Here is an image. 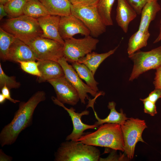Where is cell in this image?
<instances>
[{
    "mask_svg": "<svg viewBox=\"0 0 161 161\" xmlns=\"http://www.w3.org/2000/svg\"><path fill=\"white\" fill-rule=\"evenodd\" d=\"M129 57L134 62L129 80L132 81L142 74L161 65V46L147 52L138 51Z\"/></svg>",
    "mask_w": 161,
    "mask_h": 161,
    "instance_id": "obj_8",
    "label": "cell"
},
{
    "mask_svg": "<svg viewBox=\"0 0 161 161\" xmlns=\"http://www.w3.org/2000/svg\"><path fill=\"white\" fill-rule=\"evenodd\" d=\"M153 83L155 89H161V65L156 69Z\"/></svg>",
    "mask_w": 161,
    "mask_h": 161,
    "instance_id": "obj_33",
    "label": "cell"
},
{
    "mask_svg": "<svg viewBox=\"0 0 161 161\" xmlns=\"http://www.w3.org/2000/svg\"><path fill=\"white\" fill-rule=\"evenodd\" d=\"M137 14H141L144 6L147 3L155 0H127Z\"/></svg>",
    "mask_w": 161,
    "mask_h": 161,
    "instance_id": "obj_30",
    "label": "cell"
},
{
    "mask_svg": "<svg viewBox=\"0 0 161 161\" xmlns=\"http://www.w3.org/2000/svg\"><path fill=\"white\" fill-rule=\"evenodd\" d=\"M124 146V151L129 160H132L135 146L138 142H145L142 134L147 126L144 120L133 117L128 118L121 125Z\"/></svg>",
    "mask_w": 161,
    "mask_h": 161,
    "instance_id": "obj_6",
    "label": "cell"
},
{
    "mask_svg": "<svg viewBox=\"0 0 161 161\" xmlns=\"http://www.w3.org/2000/svg\"><path fill=\"white\" fill-rule=\"evenodd\" d=\"M6 99L4 96L1 93L0 94V103L2 104L4 102Z\"/></svg>",
    "mask_w": 161,
    "mask_h": 161,
    "instance_id": "obj_39",
    "label": "cell"
},
{
    "mask_svg": "<svg viewBox=\"0 0 161 161\" xmlns=\"http://www.w3.org/2000/svg\"><path fill=\"white\" fill-rule=\"evenodd\" d=\"M157 0L149 2L143 7L141 13V18L138 30L143 31L148 30L151 22L154 20L157 13L161 9Z\"/></svg>",
    "mask_w": 161,
    "mask_h": 161,
    "instance_id": "obj_19",
    "label": "cell"
},
{
    "mask_svg": "<svg viewBox=\"0 0 161 161\" xmlns=\"http://www.w3.org/2000/svg\"><path fill=\"white\" fill-rule=\"evenodd\" d=\"M150 35L148 30L143 31L138 30L133 34L129 40L127 48L129 56L146 47Z\"/></svg>",
    "mask_w": 161,
    "mask_h": 161,
    "instance_id": "obj_22",
    "label": "cell"
},
{
    "mask_svg": "<svg viewBox=\"0 0 161 161\" xmlns=\"http://www.w3.org/2000/svg\"><path fill=\"white\" fill-rule=\"evenodd\" d=\"M27 0H10L4 5L5 10L10 18L24 15V9Z\"/></svg>",
    "mask_w": 161,
    "mask_h": 161,
    "instance_id": "obj_27",
    "label": "cell"
},
{
    "mask_svg": "<svg viewBox=\"0 0 161 161\" xmlns=\"http://www.w3.org/2000/svg\"><path fill=\"white\" fill-rule=\"evenodd\" d=\"M61 17L49 15L37 18L43 31L41 37L52 39L64 44V40L59 32Z\"/></svg>",
    "mask_w": 161,
    "mask_h": 161,
    "instance_id": "obj_15",
    "label": "cell"
},
{
    "mask_svg": "<svg viewBox=\"0 0 161 161\" xmlns=\"http://www.w3.org/2000/svg\"><path fill=\"white\" fill-rule=\"evenodd\" d=\"M115 0H99L97 8L103 21L106 26L112 25L111 13Z\"/></svg>",
    "mask_w": 161,
    "mask_h": 161,
    "instance_id": "obj_25",
    "label": "cell"
},
{
    "mask_svg": "<svg viewBox=\"0 0 161 161\" xmlns=\"http://www.w3.org/2000/svg\"><path fill=\"white\" fill-rule=\"evenodd\" d=\"M71 14L81 21L94 37H97L105 32L106 26L98 12L96 6L76 3L72 4Z\"/></svg>",
    "mask_w": 161,
    "mask_h": 161,
    "instance_id": "obj_5",
    "label": "cell"
},
{
    "mask_svg": "<svg viewBox=\"0 0 161 161\" xmlns=\"http://www.w3.org/2000/svg\"><path fill=\"white\" fill-rule=\"evenodd\" d=\"M21 69L26 72L40 77L41 73L39 70L38 63L35 61H20L18 62Z\"/></svg>",
    "mask_w": 161,
    "mask_h": 161,
    "instance_id": "obj_29",
    "label": "cell"
},
{
    "mask_svg": "<svg viewBox=\"0 0 161 161\" xmlns=\"http://www.w3.org/2000/svg\"><path fill=\"white\" fill-rule=\"evenodd\" d=\"M140 100L143 102L144 111L145 113L152 116L157 113L155 103L148 100H144L143 99H140Z\"/></svg>",
    "mask_w": 161,
    "mask_h": 161,
    "instance_id": "obj_31",
    "label": "cell"
},
{
    "mask_svg": "<svg viewBox=\"0 0 161 161\" xmlns=\"http://www.w3.org/2000/svg\"><path fill=\"white\" fill-rule=\"evenodd\" d=\"M13 159V158L6 155L1 149L0 150V161H10Z\"/></svg>",
    "mask_w": 161,
    "mask_h": 161,
    "instance_id": "obj_36",
    "label": "cell"
},
{
    "mask_svg": "<svg viewBox=\"0 0 161 161\" xmlns=\"http://www.w3.org/2000/svg\"><path fill=\"white\" fill-rule=\"evenodd\" d=\"M100 152L95 146L80 141H66L61 143L55 155L56 161H98Z\"/></svg>",
    "mask_w": 161,
    "mask_h": 161,
    "instance_id": "obj_4",
    "label": "cell"
},
{
    "mask_svg": "<svg viewBox=\"0 0 161 161\" xmlns=\"http://www.w3.org/2000/svg\"><path fill=\"white\" fill-rule=\"evenodd\" d=\"M29 46L37 60L58 62L64 57V44L52 39L40 37L34 40Z\"/></svg>",
    "mask_w": 161,
    "mask_h": 161,
    "instance_id": "obj_9",
    "label": "cell"
},
{
    "mask_svg": "<svg viewBox=\"0 0 161 161\" xmlns=\"http://www.w3.org/2000/svg\"><path fill=\"white\" fill-rule=\"evenodd\" d=\"M63 56L70 63L78 62L95 50L99 40L90 35L83 38L73 37L64 40Z\"/></svg>",
    "mask_w": 161,
    "mask_h": 161,
    "instance_id": "obj_7",
    "label": "cell"
},
{
    "mask_svg": "<svg viewBox=\"0 0 161 161\" xmlns=\"http://www.w3.org/2000/svg\"><path fill=\"white\" fill-rule=\"evenodd\" d=\"M59 32L64 40L72 38L77 34L85 36L91 34L89 30L82 21L72 14L61 17Z\"/></svg>",
    "mask_w": 161,
    "mask_h": 161,
    "instance_id": "obj_13",
    "label": "cell"
},
{
    "mask_svg": "<svg viewBox=\"0 0 161 161\" xmlns=\"http://www.w3.org/2000/svg\"><path fill=\"white\" fill-rule=\"evenodd\" d=\"M1 27L28 45L43 34L37 19L24 15L7 20Z\"/></svg>",
    "mask_w": 161,
    "mask_h": 161,
    "instance_id": "obj_3",
    "label": "cell"
},
{
    "mask_svg": "<svg viewBox=\"0 0 161 161\" xmlns=\"http://www.w3.org/2000/svg\"><path fill=\"white\" fill-rule=\"evenodd\" d=\"M37 62L41 75L37 81L41 83L64 76L63 69L57 61L48 60L38 59Z\"/></svg>",
    "mask_w": 161,
    "mask_h": 161,
    "instance_id": "obj_16",
    "label": "cell"
},
{
    "mask_svg": "<svg viewBox=\"0 0 161 161\" xmlns=\"http://www.w3.org/2000/svg\"><path fill=\"white\" fill-rule=\"evenodd\" d=\"M7 16L4 7V5L0 4V19L1 20L4 17Z\"/></svg>",
    "mask_w": 161,
    "mask_h": 161,
    "instance_id": "obj_37",
    "label": "cell"
},
{
    "mask_svg": "<svg viewBox=\"0 0 161 161\" xmlns=\"http://www.w3.org/2000/svg\"><path fill=\"white\" fill-rule=\"evenodd\" d=\"M1 89V93L4 96L6 99L14 103L20 102L19 100L14 99L11 97L10 89L6 86H4Z\"/></svg>",
    "mask_w": 161,
    "mask_h": 161,
    "instance_id": "obj_34",
    "label": "cell"
},
{
    "mask_svg": "<svg viewBox=\"0 0 161 161\" xmlns=\"http://www.w3.org/2000/svg\"><path fill=\"white\" fill-rule=\"evenodd\" d=\"M37 60L29 46L16 38L10 48L7 60L18 63L20 61H35Z\"/></svg>",
    "mask_w": 161,
    "mask_h": 161,
    "instance_id": "obj_14",
    "label": "cell"
},
{
    "mask_svg": "<svg viewBox=\"0 0 161 161\" xmlns=\"http://www.w3.org/2000/svg\"><path fill=\"white\" fill-rule=\"evenodd\" d=\"M80 78L84 80L86 84L94 91L97 92L99 83L95 79L91 71L83 64L77 62L71 63Z\"/></svg>",
    "mask_w": 161,
    "mask_h": 161,
    "instance_id": "obj_23",
    "label": "cell"
},
{
    "mask_svg": "<svg viewBox=\"0 0 161 161\" xmlns=\"http://www.w3.org/2000/svg\"><path fill=\"white\" fill-rule=\"evenodd\" d=\"M118 47L119 46H118L113 49L103 53L99 54L92 52L87 54L77 62L86 65L94 75L100 64L106 59L114 54Z\"/></svg>",
    "mask_w": 161,
    "mask_h": 161,
    "instance_id": "obj_20",
    "label": "cell"
},
{
    "mask_svg": "<svg viewBox=\"0 0 161 161\" xmlns=\"http://www.w3.org/2000/svg\"><path fill=\"white\" fill-rule=\"evenodd\" d=\"M53 87L57 99L63 104L76 105L80 100L78 93L64 76L48 80Z\"/></svg>",
    "mask_w": 161,
    "mask_h": 161,
    "instance_id": "obj_12",
    "label": "cell"
},
{
    "mask_svg": "<svg viewBox=\"0 0 161 161\" xmlns=\"http://www.w3.org/2000/svg\"><path fill=\"white\" fill-rule=\"evenodd\" d=\"M116 103L114 101L110 102L108 103V107L110 110V113L106 117L103 119L99 118L95 111L94 106H91L94 112L97 121L95 124L98 126L105 123H116L120 125L123 123L128 118L126 115L123 112L122 109L120 112H117L115 109Z\"/></svg>",
    "mask_w": 161,
    "mask_h": 161,
    "instance_id": "obj_21",
    "label": "cell"
},
{
    "mask_svg": "<svg viewBox=\"0 0 161 161\" xmlns=\"http://www.w3.org/2000/svg\"><path fill=\"white\" fill-rule=\"evenodd\" d=\"M76 141L124 151V144L121 125L117 124H102L96 131L85 134Z\"/></svg>",
    "mask_w": 161,
    "mask_h": 161,
    "instance_id": "obj_2",
    "label": "cell"
},
{
    "mask_svg": "<svg viewBox=\"0 0 161 161\" xmlns=\"http://www.w3.org/2000/svg\"><path fill=\"white\" fill-rule=\"evenodd\" d=\"M46 94L39 91L34 94L26 102H21L11 122L5 126L0 133L1 147L11 145L16 140L20 133L32 124L35 109L41 102L46 99Z\"/></svg>",
    "mask_w": 161,
    "mask_h": 161,
    "instance_id": "obj_1",
    "label": "cell"
},
{
    "mask_svg": "<svg viewBox=\"0 0 161 161\" xmlns=\"http://www.w3.org/2000/svg\"><path fill=\"white\" fill-rule=\"evenodd\" d=\"M21 85L19 82L16 80L15 76H9L3 71L0 63V88L1 89L4 86H6L10 89H18Z\"/></svg>",
    "mask_w": 161,
    "mask_h": 161,
    "instance_id": "obj_28",
    "label": "cell"
},
{
    "mask_svg": "<svg viewBox=\"0 0 161 161\" xmlns=\"http://www.w3.org/2000/svg\"><path fill=\"white\" fill-rule=\"evenodd\" d=\"M160 98H161V89H155L149 94L148 97L143 99L148 100L156 103L157 100Z\"/></svg>",
    "mask_w": 161,
    "mask_h": 161,
    "instance_id": "obj_32",
    "label": "cell"
},
{
    "mask_svg": "<svg viewBox=\"0 0 161 161\" xmlns=\"http://www.w3.org/2000/svg\"><path fill=\"white\" fill-rule=\"evenodd\" d=\"M51 99L55 104L63 107L66 110L71 118L73 129L71 133L66 137V140L76 141L85 134L84 132L85 130L89 129H95L99 127L95 124L92 125H88L83 123L82 121L81 118L82 116L89 114V111L85 110L80 113L76 112L73 108H67L64 104L58 101L56 97L52 96Z\"/></svg>",
    "mask_w": 161,
    "mask_h": 161,
    "instance_id": "obj_11",
    "label": "cell"
},
{
    "mask_svg": "<svg viewBox=\"0 0 161 161\" xmlns=\"http://www.w3.org/2000/svg\"><path fill=\"white\" fill-rule=\"evenodd\" d=\"M99 1V0H80L77 3L86 6H96Z\"/></svg>",
    "mask_w": 161,
    "mask_h": 161,
    "instance_id": "obj_35",
    "label": "cell"
},
{
    "mask_svg": "<svg viewBox=\"0 0 161 161\" xmlns=\"http://www.w3.org/2000/svg\"><path fill=\"white\" fill-rule=\"evenodd\" d=\"M16 38L0 28V57L3 61L7 60L10 48Z\"/></svg>",
    "mask_w": 161,
    "mask_h": 161,
    "instance_id": "obj_26",
    "label": "cell"
},
{
    "mask_svg": "<svg viewBox=\"0 0 161 161\" xmlns=\"http://www.w3.org/2000/svg\"><path fill=\"white\" fill-rule=\"evenodd\" d=\"M160 41H161V19L160 21L159 34L158 37H157V38H156L155 40L154 41L153 43H156L159 42Z\"/></svg>",
    "mask_w": 161,
    "mask_h": 161,
    "instance_id": "obj_38",
    "label": "cell"
},
{
    "mask_svg": "<svg viewBox=\"0 0 161 161\" xmlns=\"http://www.w3.org/2000/svg\"><path fill=\"white\" fill-rule=\"evenodd\" d=\"M117 2L116 20L126 33L130 23L136 18L137 14L127 0H117Z\"/></svg>",
    "mask_w": 161,
    "mask_h": 161,
    "instance_id": "obj_17",
    "label": "cell"
},
{
    "mask_svg": "<svg viewBox=\"0 0 161 161\" xmlns=\"http://www.w3.org/2000/svg\"><path fill=\"white\" fill-rule=\"evenodd\" d=\"M49 15L60 17L71 14L72 4L68 0H39Z\"/></svg>",
    "mask_w": 161,
    "mask_h": 161,
    "instance_id": "obj_18",
    "label": "cell"
},
{
    "mask_svg": "<svg viewBox=\"0 0 161 161\" xmlns=\"http://www.w3.org/2000/svg\"><path fill=\"white\" fill-rule=\"evenodd\" d=\"M58 62L62 66L66 78L77 91L81 103L85 104L86 100L89 99L88 93L94 97L104 95L102 92L98 93L94 91L84 83L72 65L68 64L64 57L60 58Z\"/></svg>",
    "mask_w": 161,
    "mask_h": 161,
    "instance_id": "obj_10",
    "label": "cell"
},
{
    "mask_svg": "<svg viewBox=\"0 0 161 161\" xmlns=\"http://www.w3.org/2000/svg\"><path fill=\"white\" fill-rule=\"evenodd\" d=\"M10 0H0V4L4 5Z\"/></svg>",
    "mask_w": 161,
    "mask_h": 161,
    "instance_id": "obj_41",
    "label": "cell"
},
{
    "mask_svg": "<svg viewBox=\"0 0 161 161\" xmlns=\"http://www.w3.org/2000/svg\"><path fill=\"white\" fill-rule=\"evenodd\" d=\"M72 4L77 3L80 0H68Z\"/></svg>",
    "mask_w": 161,
    "mask_h": 161,
    "instance_id": "obj_40",
    "label": "cell"
},
{
    "mask_svg": "<svg viewBox=\"0 0 161 161\" xmlns=\"http://www.w3.org/2000/svg\"><path fill=\"white\" fill-rule=\"evenodd\" d=\"M24 14L36 19L49 15L39 0H27L24 7Z\"/></svg>",
    "mask_w": 161,
    "mask_h": 161,
    "instance_id": "obj_24",
    "label": "cell"
}]
</instances>
